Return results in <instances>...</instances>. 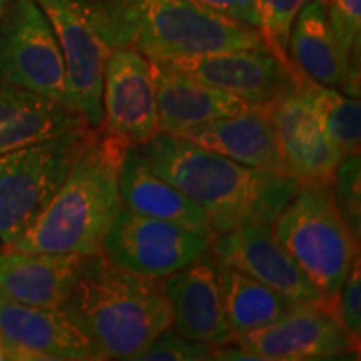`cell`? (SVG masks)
<instances>
[{
	"label": "cell",
	"instance_id": "f546056e",
	"mask_svg": "<svg viewBox=\"0 0 361 361\" xmlns=\"http://www.w3.org/2000/svg\"><path fill=\"white\" fill-rule=\"evenodd\" d=\"M213 11L223 13L233 20H239L255 29H258V17H256L252 0H200Z\"/></svg>",
	"mask_w": 361,
	"mask_h": 361
},
{
	"label": "cell",
	"instance_id": "4fadbf2b",
	"mask_svg": "<svg viewBox=\"0 0 361 361\" xmlns=\"http://www.w3.org/2000/svg\"><path fill=\"white\" fill-rule=\"evenodd\" d=\"M207 251L219 264L241 271L298 305L328 306L268 226L245 224L216 234Z\"/></svg>",
	"mask_w": 361,
	"mask_h": 361
},
{
	"label": "cell",
	"instance_id": "9c48e42d",
	"mask_svg": "<svg viewBox=\"0 0 361 361\" xmlns=\"http://www.w3.org/2000/svg\"><path fill=\"white\" fill-rule=\"evenodd\" d=\"M211 239L171 221L123 207L104 238L102 252L121 268L166 278L204 255Z\"/></svg>",
	"mask_w": 361,
	"mask_h": 361
},
{
	"label": "cell",
	"instance_id": "1f68e13d",
	"mask_svg": "<svg viewBox=\"0 0 361 361\" xmlns=\"http://www.w3.org/2000/svg\"><path fill=\"white\" fill-rule=\"evenodd\" d=\"M6 4H7V0H0V13H2L4 7H6Z\"/></svg>",
	"mask_w": 361,
	"mask_h": 361
},
{
	"label": "cell",
	"instance_id": "e0dca14e",
	"mask_svg": "<svg viewBox=\"0 0 361 361\" xmlns=\"http://www.w3.org/2000/svg\"><path fill=\"white\" fill-rule=\"evenodd\" d=\"M89 256L79 252L0 251V296L22 305L59 308L74 286Z\"/></svg>",
	"mask_w": 361,
	"mask_h": 361
},
{
	"label": "cell",
	"instance_id": "8fae6325",
	"mask_svg": "<svg viewBox=\"0 0 361 361\" xmlns=\"http://www.w3.org/2000/svg\"><path fill=\"white\" fill-rule=\"evenodd\" d=\"M164 62L189 78L234 94L255 106H268L305 79L295 67L278 61L266 45L166 59Z\"/></svg>",
	"mask_w": 361,
	"mask_h": 361
},
{
	"label": "cell",
	"instance_id": "5bb4252c",
	"mask_svg": "<svg viewBox=\"0 0 361 361\" xmlns=\"http://www.w3.org/2000/svg\"><path fill=\"white\" fill-rule=\"evenodd\" d=\"M313 84L305 78L264 107L288 173L300 180H331L343 156L328 141L316 116L311 101Z\"/></svg>",
	"mask_w": 361,
	"mask_h": 361
},
{
	"label": "cell",
	"instance_id": "9a60e30c",
	"mask_svg": "<svg viewBox=\"0 0 361 361\" xmlns=\"http://www.w3.org/2000/svg\"><path fill=\"white\" fill-rule=\"evenodd\" d=\"M176 331L211 346L234 341L224 311L219 264L209 251L162 278Z\"/></svg>",
	"mask_w": 361,
	"mask_h": 361
},
{
	"label": "cell",
	"instance_id": "d4e9b609",
	"mask_svg": "<svg viewBox=\"0 0 361 361\" xmlns=\"http://www.w3.org/2000/svg\"><path fill=\"white\" fill-rule=\"evenodd\" d=\"M329 25L341 57V92L360 97L361 0H324Z\"/></svg>",
	"mask_w": 361,
	"mask_h": 361
},
{
	"label": "cell",
	"instance_id": "ac0fdd59",
	"mask_svg": "<svg viewBox=\"0 0 361 361\" xmlns=\"http://www.w3.org/2000/svg\"><path fill=\"white\" fill-rule=\"evenodd\" d=\"M161 133L180 135L186 130L255 109V104L213 85L189 78L164 61H152Z\"/></svg>",
	"mask_w": 361,
	"mask_h": 361
},
{
	"label": "cell",
	"instance_id": "7a4b0ae2",
	"mask_svg": "<svg viewBox=\"0 0 361 361\" xmlns=\"http://www.w3.org/2000/svg\"><path fill=\"white\" fill-rule=\"evenodd\" d=\"M59 308L96 360H137L173 323L162 278L121 268L102 251L89 256L78 284Z\"/></svg>",
	"mask_w": 361,
	"mask_h": 361
},
{
	"label": "cell",
	"instance_id": "277c9868",
	"mask_svg": "<svg viewBox=\"0 0 361 361\" xmlns=\"http://www.w3.org/2000/svg\"><path fill=\"white\" fill-rule=\"evenodd\" d=\"M104 37L152 61L264 45L259 30L200 0H94Z\"/></svg>",
	"mask_w": 361,
	"mask_h": 361
},
{
	"label": "cell",
	"instance_id": "603a6c76",
	"mask_svg": "<svg viewBox=\"0 0 361 361\" xmlns=\"http://www.w3.org/2000/svg\"><path fill=\"white\" fill-rule=\"evenodd\" d=\"M219 276L226 318L234 340L269 326L298 305L266 284L228 266L219 264Z\"/></svg>",
	"mask_w": 361,
	"mask_h": 361
},
{
	"label": "cell",
	"instance_id": "30bf717a",
	"mask_svg": "<svg viewBox=\"0 0 361 361\" xmlns=\"http://www.w3.org/2000/svg\"><path fill=\"white\" fill-rule=\"evenodd\" d=\"M101 129L129 147L142 146L161 133L151 59L128 47L111 52L104 69Z\"/></svg>",
	"mask_w": 361,
	"mask_h": 361
},
{
	"label": "cell",
	"instance_id": "484cf974",
	"mask_svg": "<svg viewBox=\"0 0 361 361\" xmlns=\"http://www.w3.org/2000/svg\"><path fill=\"white\" fill-rule=\"evenodd\" d=\"M306 2L310 0H252L264 45L288 67H293L288 56L291 25Z\"/></svg>",
	"mask_w": 361,
	"mask_h": 361
},
{
	"label": "cell",
	"instance_id": "83f0119b",
	"mask_svg": "<svg viewBox=\"0 0 361 361\" xmlns=\"http://www.w3.org/2000/svg\"><path fill=\"white\" fill-rule=\"evenodd\" d=\"M213 351L214 346L183 336L173 326H168L149 343L147 348L137 356V361L213 360Z\"/></svg>",
	"mask_w": 361,
	"mask_h": 361
},
{
	"label": "cell",
	"instance_id": "cb8c5ba5",
	"mask_svg": "<svg viewBox=\"0 0 361 361\" xmlns=\"http://www.w3.org/2000/svg\"><path fill=\"white\" fill-rule=\"evenodd\" d=\"M311 101L328 141L341 156L358 154L361 146V104L336 89L311 85Z\"/></svg>",
	"mask_w": 361,
	"mask_h": 361
},
{
	"label": "cell",
	"instance_id": "f1b7e54d",
	"mask_svg": "<svg viewBox=\"0 0 361 361\" xmlns=\"http://www.w3.org/2000/svg\"><path fill=\"white\" fill-rule=\"evenodd\" d=\"M336 316L343 326L361 340V263L360 252L355 256L345 281L336 296Z\"/></svg>",
	"mask_w": 361,
	"mask_h": 361
},
{
	"label": "cell",
	"instance_id": "ba28073f",
	"mask_svg": "<svg viewBox=\"0 0 361 361\" xmlns=\"http://www.w3.org/2000/svg\"><path fill=\"white\" fill-rule=\"evenodd\" d=\"M0 80L67 104L64 56L37 0H7L0 13Z\"/></svg>",
	"mask_w": 361,
	"mask_h": 361
},
{
	"label": "cell",
	"instance_id": "2e32d148",
	"mask_svg": "<svg viewBox=\"0 0 361 361\" xmlns=\"http://www.w3.org/2000/svg\"><path fill=\"white\" fill-rule=\"evenodd\" d=\"M0 336L7 360H96L61 308L22 305L0 296Z\"/></svg>",
	"mask_w": 361,
	"mask_h": 361
},
{
	"label": "cell",
	"instance_id": "8992f818",
	"mask_svg": "<svg viewBox=\"0 0 361 361\" xmlns=\"http://www.w3.org/2000/svg\"><path fill=\"white\" fill-rule=\"evenodd\" d=\"M90 128L0 154V243L11 246L42 214Z\"/></svg>",
	"mask_w": 361,
	"mask_h": 361
},
{
	"label": "cell",
	"instance_id": "52a82bcc",
	"mask_svg": "<svg viewBox=\"0 0 361 361\" xmlns=\"http://www.w3.org/2000/svg\"><path fill=\"white\" fill-rule=\"evenodd\" d=\"M51 22L66 64L67 104L90 129L104 121L102 82L114 49L104 37L94 0H37Z\"/></svg>",
	"mask_w": 361,
	"mask_h": 361
},
{
	"label": "cell",
	"instance_id": "d6986e66",
	"mask_svg": "<svg viewBox=\"0 0 361 361\" xmlns=\"http://www.w3.org/2000/svg\"><path fill=\"white\" fill-rule=\"evenodd\" d=\"M87 128L69 104L0 80V154Z\"/></svg>",
	"mask_w": 361,
	"mask_h": 361
},
{
	"label": "cell",
	"instance_id": "3957f363",
	"mask_svg": "<svg viewBox=\"0 0 361 361\" xmlns=\"http://www.w3.org/2000/svg\"><path fill=\"white\" fill-rule=\"evenodd\" d=\"M128 149L101 128L89 129L61 189L7 250L85 256L101 252L104 238L124 207L119 171Z\"/></svg>",
	"mask_w": 361,
	"mask_h": 361
},
{
	"label": "cell",
	"instance_id": "6da1fadb",
	"mask_svg": "<svg viewBox=\"0 0 361 361\" xmlns=\"http://www.w3.org/2000/svg\"><path fill=\"white\" fill-rule=\"evenodd\" d=\"M137 149L156 174L202 207L213 236L245 224L273 228L300 184L291 174L247 168L168 133Z\"/></svg>",
	"mask_w": 361,
	"mask_h": 361
},
{
	"label": "cell",
	"instance_id": "4316f807",
	"mask_svg": "<svg viewBox=\"0 0 361 361\" xmlns=\"http://www.w3.org/2000/svg\"><path fill=\"white\" fill-rule=\"evenodd\" d=\"M335 200L356 241L361 238V156H343L331 179Z\"/></svg>",
	"mask_w": 361,
	"mask_h": 361
},
{
	"label": "cell",
	"instance_id": "ffe728a7",
	"mask_svg": "<svg viewBox=\"0 0 361 361\" xmlns=\"http://www.w3.org/2000/svg\"><path fill=\"white\" fill-rule=\"evenodd\" d=\"M179 137L247 168L290 174L279 156L273 124L264 106H256L255 109L238 116L211 121L200 128L186 130Z\"/></svg>",
	"mask_w": 361,
	"mask_h": 361
},
{
	"label": "cell",
	"instance_id": "7402d4cb",
	"mask_svg": "<svg viewBox=\"0 0 361 361\" xmlns=\"http://www.w3.org/2000/svg\"><path fill=\"white\" fill-rule=\"evenodd\" d=\"M288 56L293 67L311 82L341 89V57L324 0H310L298 12L288 40Z\"/></svg>",
	"mask_w": 361,
	"mask_h": 361
},
{
	"label": "cell",
	"instance_id": "44dd1931",
	"mask_svg": "<svg viewBox=\"0 0 361 361\" xmlns=\"http://www.w3.org/2000/svg\"><path fill=\"white\" fill-rule=\"evenodd\" d=\"M119 194L123 206L128 209L171 221L213 238L211 224L202 207L156 174L137 147H129L121 164Z\"/></svg>",
	"mask_w": 361,
	"mask_h": 361
},
{
	"label": "cell",
	"instance_id": "5b68a950",
	"mask_svg": "<svg viewBox=\"0 0 361 361\" xmlns=\"http://www.w3.org/2000/svg\"><path fill=\"white\" fill-rule=\"evenodd\" d=\"M273 234L336 314V296L360 243L335 200L331 180H300Z\"/></svg>",
	"mask_w": 361,
	"mask_h": 361
},
{
	"label": "cell",
	"instance_id": "4dcf8cb0",
	"mask_svg": "<svg viewBox=\"0 0 361 361\" xmlns=\"http://www.w3.org/2000/svg\"><path fill=\"white\" fill-rule=\"evenodd\" d=\"M7 360V351H6V345H4L2 336H0V361Z\"/></svg>",
	"mask_w": 361,
	"mask_h": 361
},
{
	"label": "cell",
	"instance_id": "7c38bea8",
	"mask_svg": "<svg viewBox=\"0 0 361 361\" xmlns=\"http://www.w3.org/2000/svg\"><path fill=\"white\" fill-rule=\"evenodd\" d=\"M234 343L263 361L326 360L360 353V340L324 305H296L278 322Z\"/></svg>",
	"mask_w": 361,
	"mask_h": 361
}]
</instances>
